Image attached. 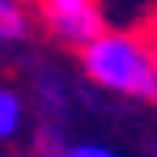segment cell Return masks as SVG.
Listing matches in <instances>:
<instances>
[{
  "mask_svg": "<svg viewBox=\"0 0 157 157\" xmlns=\"http://www.w3.org/2000/svg\"><path fill=\"white\" fill-rule=\"evenodd\" d=\"M81 55H85V72L98 85L115 89V94H128V98H144V102L157 98V55L140 38L106 30L94 43H85Z\"/></svg>",
  "mask_w": 157,
  "mask_h": 157,
  "instance_id": "1",
  "label": "cell"
},
{
  "mask_svg": "<svg viewBox=\"0 0 157 157\" xmlns=\"http://www.w3.org/2000/svg\"><path fill=\"white\" fill-rule=\"evenodd\" d=\"M47 26H51L64 43H77V47H85V43H94L98 34H106V21H102V13H98L94 4H85V9H59V13H47Z\"/></svg>",
  "mask_w": 157,
  "mask_h": 157,
  "instance_id": "2",
  "label": "cell"
},
{
  "mask_svg": "<svg viewBox=\"0 0 157 157\" xmlns=\"http://www.w3.org/2000/svg\"><path fill=\"white\" fill-rule=\"evenodd\" d=\"M17 128H21V102H17V94L0 89V140L17 136Z\"/></svg>",
  "mask_w": 157,
  "mask_h": 157,
  "instance_id": "3",
  "label": "cell"
},
{
  "mask_svg": "<svg viewBox=\"0 0 157 157\" xmlns=\"http://www.w3.org/2000/svg\"><path fill=\"white\" fill-rule=\"evenodd\" d=\"M26 34V17L13 0H0V38H21Z\"/></svg>",
  "mask_w": 157,
  "mask_h": 157,
  "instance_id": "4",
  "label": "cell"
},
{
  "mask_svg": "<svg viewBox=\"0 0 157 157\" xmlns=\"http://www.w3.org/2000/svg\"><path fill=\"white\" fill-rule=\"evenodd\" d=\"M68 153L72 157H110V149H106V144H72Z\"/></svg>",
  "mask_w": 157,
  "mask_h": 157,
  "instance_id": "5",
  "label": "cell"
},
{
  "mask_svg": "<svg viewBox=\"0 0 157 157\" xmlns=\"http://www.w3.org/2000/svg\"><path fill=\"white\" fill-rule=\"evenodd\" d=\"M94 0H43V13H59V9H85Z\"/></svg>",
  "mask_w": 157,
  "mask_h": 157,
  "instance_id": "6",
  "label": "cell"
},
{
  "mask_svg": "<svg viewBox=\"0 0 157 157\" xmlns=\"http://www.w3.org/2000/svg\"><path fill=\"white\" fill-rule=\"evenodd\" d=\"M153 55H157V34H153Z\"/></svg>",
  "mask_w": 157,
  "mask_h": 157,
  "instance_id": "7",
  "label": "cell"
}]
</instances>
